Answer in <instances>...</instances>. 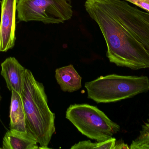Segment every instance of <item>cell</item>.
<instances>
[{
	"label": "cell",
	"mask_w": 149,
	"mask_h": 149,
	"mask_svg": "<svg viewBox=\"0 0 149 149\" xmlns=\"http://www.w3.org/2000/svg\"><path fill=\"white\" fill-rule=\"evenodd\" d=\"M85 7L101 31L110 62L132 70L149 68V12L123 0H86Z\"/></svg>",
	"instance_id": "obj_1"
},
{
	"label": "cell",
	"mask_w": 149,
	"mask_h": 149,
	"mask_svg": "<svg viewBox=\"0 0 149 149\" xmlns=\"http://www.w3.org/2000/svg\"><path fill=\"white\" fill-rule=\"evenodd\" d=\"M22 101L29 134L40 145L39 149H49V143L56 131L55 114L51 112L42 83L36 80L32 72L26 69Z\"/></svg>",
	"instance_id": "obj_2"
},
{
	"label": "cell",
	"mask_w": 149,
	"mask_h": 149,
	"mask_svg": "<svg viewBox=\"0 0 149 149\" xmlns=\"http://www.w3.org/2000/svg\"><path fill=\"white\" fill-rule=\"evenodd\" d=\"M88 98L97 103L116 102L149 90L147 76L110 74L86 82Z\"/></svg>",
	"instance_id": "obj_3"
},
{
	"label": "cell",
	"mask_w": 149,
	"mask_h": 149,
	"mask_svg": "<svg viewBox=\"0 0 149 149\" xmlns=\"http://www.w3.org/2000/svg\"><path fill=\"white\" fill-rule=\"evenodd\" d=\"M66 118L82 134L92 140L103 141L119 132L120 127L96 107L88 104L71 105Z\"/></svg>",
	"instance_id": "obj_4"
},
{
	"label": "cell",
	"mask_w": 149,
	"mask_h": 149,
	"mask_svg": "<svg viewBox=\"0 0 149 149\" xmlns=\"http://www.w3.org/2000/svg\"><path fill=\"white\" fill-rule=\"evenodd\" d=\"M16 11L20 22L45 24L64 23L73 15L71 0H18Z\"/></svg>",
	"instance_id": "obj_5"
},
{
	"label": "cell",
	"mask_w": 149,
	"mask_h": 149,
	"mask_svg": "<svg viewBox=\"0 0 149 149\" xmlns=\"http://www.w3.org/2000/svg\"><path fill=\"white\" fill-rule=\"evenodd\" d=\"M18 0H1L0 22V52H6L15 46L16 12Z\"/></svg>",
	"instance_id": "obj_6"
},
{
	"label": "cell",
	"mask_w": 149,
	"mask_h": 149,
	"mask_svg": "<svg viewBox=\"0 0 149 149\" xmlns=\"http://www.w3.org/2000/svg\"><path fill=\"white\" fill-rule=\"evenodd\" d=\"M1 74L6 81L8 89L21 95L26 69L14 57L6 59L1 64Z\"/></svg>",
	"instance_id": "obj_7"
},
{
	"label": "cell",
	"mask_w": 149,
	"mask_h": 149,
	"mask_svg": "<svg viewBox=\"0 0 149 149\" xmlns=\"http://www.w3.org/2000/svg\"><path fill=\"white\" fill-rule=\"evenodd\" d=\"M36 140L28 133L10 129L3 140V149H39Z\"/></svg>",
	"instance_id": "obj_8"
},
{
	"label": "cell",
	"mask_w": 149,
	"mask_h": 149,
	"mask_svg": "<svg viewBox=\"0 0 149 149\" xmlns=\"http://www.w3.org/2000/svg\"><path fill=\"white\" fill-rule=\"evenodd\" d=\"M55 77L63 92H72L81 88V78L72 65L57 69Z\"/></svg>",
	"instance_id": "obj_9"
},
{
	"label": "cell",
	"mask_w": 149,
	"mask_h": 149,
	"mask_svg": "<svg viewBox=\"0 0 149 149\" xmlns=\"http://www.w3.org/2000/svg\"><path fill=\"white\" fill-rule=\"evenodd\" d=\"M10 120V129L28 133L22 97L21 95L14 91H11Z\"/></svg>",
	"instance_id": "obj_10"
},
{
	"label": "cell",
	"mask_w": 149,
	"mask_h": 149,
	"mask_svg": "<svg viewBox=\"0 0 149 149\" xmlns=\"http://www.w3.org/2000/svg\"><path fill=\"white\" fill-rule=\"evenodd\" d=\"M116 144V139L110 138L103 141L91 142V141H82L76 143L71 148V149H114Z\"/></svg>",
	"instance_id": "obj_11"
},
{
	"label": "cell",
	"mask_w": 149,
	"mask_h": 149,
	"mask_svg": "<svg viewBox=\"0 0 149 149\" xmlns=\"http://www.w3.org/2000/svg\"><path fill=\"white\" fill-rule=\"evenodd\" d=\"M140 136L132 142L131 149H149V132L142 131Z\"/></svg>",
	"instance_id": "obj_12"
},
{
	"label": "cell",
	"mask_w": 149,
	"mask_h": 149,
	"mask_svg": "<svg viewBox=\"0 0 149 149\" xmlns=\"http://www.w3.org/2000/svg\"><path fill=\"white\" fill-rule=\"evenodd\" d=\"M149 12V0H125Z\"/></svg>",
	"instance_id": "obj_13"
},
{
	"label": "cell",
	"mask_w": 149,
	"mask_h": 149,
	"mask_svg": "<svg viewBox=\"0 0 149 149\" xmlns=\"http://www.w3.org/2000/svg\"><path fill=\"white\" fill-rule=\"evenodd\" d=\"M129 149L130 147L128 146L127 144H125L124 143H117L116 144L114 149Z\"/></svg>",
	"instance_id": "obj_14"
},
{
	"label": "cell",
	"mask_w": 149,
	"mask_h": 149,
	"mask_svg": "<svg viewBox=\"0 0 149 149\" xmlns=\"http://www.w3.org/2000/svg\"><path fill=\"white\" fill-rule=\"evenodd\" d=\"M143 131H147L149 132V120L145 125L143 126Z\"/></svg>",
	"instance_id": "obj_15"
},
{
	"label": "cell",
	"mask_w": 149,
	"mask_h": 149,
	"mask_svg": "<svg viewBox=\"0 0 149 149\" xmlns=\"http://www.w3.org/2000/svg\"><path fill=\"white\" fill-rule=\"evenodd\" d=\"M1 94H0V104H1ZM0 120H1V119H0Z\"/></svg>",
	"instance_id": "obj_16"
},
{
	"label": "cell",
	"mask_w": 149,
	"mask_h": 149,
	"mask_svg": "<svg viewBox=\"0 0 149 149\" xmlns=\"http://www.w3.org/2000/svg\"><path fill=\"white\" fill-rule=\"evenodd\" d=\"M2 148H0V149H1Z\"/></svg>",
	"instance_id": "obj_17"
}]
</instances>
